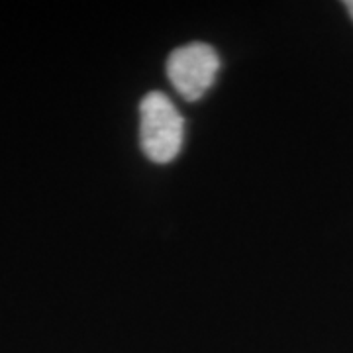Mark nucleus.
Wrapping results in <instances>:
<instances>
[{
  "mask_svg": "<svg viewBox=\"0 0 353 353\" xmlns=\"http://www.w3.org/2000/svg\"><path fill=\"white\" fill-rule=\"evenodd\" d=\"M185 136V122L175 104L163 92L153 90L139 104V138L141 150L153 163L173 161Z\"/></svg>",
  "mask_w": 353,
  "mask_h": 353,
  "instance_id": "1",
  "label": "nucleus"
},
{
  "mask_svg": "<svg viewBox=\"0 0 353 353\" xmlns=\"http://www.w3.org/2000/svg\"><path fill=\"white\" fill-rule=\"evenodd\" d=\"M220 57L212 46L194 41L175 50L167 59V77L187 101H199L214 85Z\"/></svg>",
  "mask_w": 353,
  "mask_h": 353,
  "instance_id": "2",
  "label": "nucleus"
},
{
  "mask_svg": "<svg viewBox=\"0 0 353 353\" xmlns=\"http://www.w3.org/2000/svg\"><path fill=\"white\" fill-rule=\"evenodd\" d=\"M345 8H347V12H350V16H352L353 20V0H347V2H345Z\"/></svg>",
  "mask_w": 353,
  "mask_h": 353,
  "instance_id": "3",
  "label": "nucleus"
}]
</instances>
